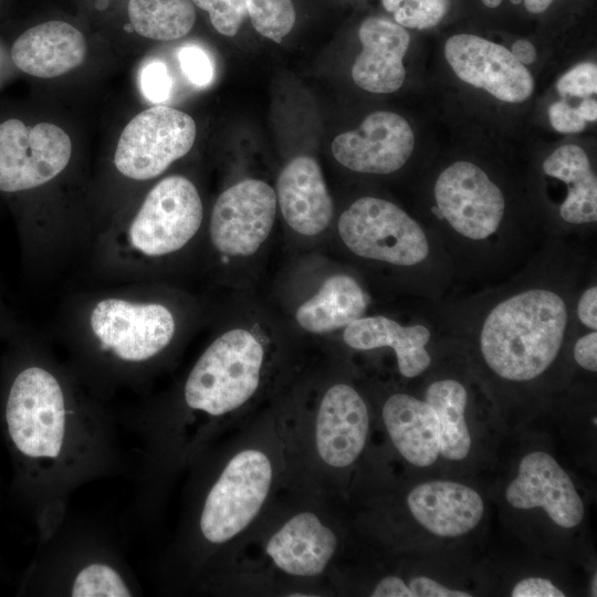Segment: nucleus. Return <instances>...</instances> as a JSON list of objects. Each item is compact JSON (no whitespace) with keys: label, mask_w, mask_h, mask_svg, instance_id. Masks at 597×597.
I'll list each match as a JSON object with an SVG mask.
<instances>
[{"label":"nucleus","mask_w":597,"mask_h":597,"mask_svg":"<svg viewBox=\"0 0 597 597\" xmlns=\"http://www.w3.org/2000/svg\"><path fill=\"white\" fill-rule=\"evenodd\" d=\"M6 388L3 417L25 479L40 536L64 524L82 485L134 471L117 420L38 335H22Z\"/></svg>","instance_id":"nucleus-1"},{"label":"nucleus","mask_w":597,"mask_h":597,"mask_svg":"<svg viewBox=\"0 0 597 597\" xmlns=\"http://www.w3.org/2000/svg\"><path fill=\"white\" fill-rule=\"evenodd\" d=\"M176 307L151 281L103 284L71 293L54 337L80 381L107 402L138 392L179 335Z\"/></svg>","instance_id":"nucleus-2"},{"label":"nucleus","mask_w":597,"mask_h":597,"mask_svg":"<svg viewBox=\"0 0 597 597\" xmlns=\"http://www.w3.org/2000/svg\"><path fill=\"white\" fill-rule=\"evenodd\" d=\"M202 222L193 181L164 177L100 228L81 263L83 277L94 285L153 281L169 259L192 244Z\"/></svg>","instance_id":"nucleus-3"},{"label":"nucleus","mask_w":597,"mask_h":597,"mask_svg":"<svg viewBox=\"0 0 597 597\" xmlns=\"http://www.w3.org/2000/svg\"><path fill=\"white\" fill-rule=\"evenodd\" d=\"M569 306L548 286H533L499 301L485 314L479 347L486 366L510 381L541 376L557 358L567 328Z\"/></svg>","instance_id":"nucleus-4"},{"label":"nucleus","mask_w":597,"mask_h":597,"mask_svg":"<svg viewBox=\"0 0 597 597\" xmlns=\"http://www.w3.org/2000/svg\"><path fill=\"white\" fill-rule=\"evenodd\" d=\"M38 585L46 596L130 597L139 583L118 547L102 532L65 520L41 544Z\"/></svg>","instance_id":"nucleus-5"},{"label":"nucleus","mask_w":597,"mask_h":597,"mask_svg":"<svg viewBox=\"0 0 597 597\" xmlns=\"http://www.w3.org/2000/svg\"><path fill=\"white\" fill-rule=\"evenodd\" d=\"M272 473L270 459L260 450L233 455L200 501L195 521L198 543L217 546L241 533L260 512Z\"/></svg>","instance_id":"nucleus-6"},{"label":"nucleus","mask_w":597,"mask_h":597,"mask_svg":"<svg viewBox=\"0 0 597 597\" xmlns=\"http://www.w3.org/2000/svg\"><path fill=\"white\" fill-rule=\"evenodd\" d=\"M338 233L356 255L397 266H415L430 255L423 228L391 201L363 197L338 219Z\"/></svg>","instance_id":"nucleus-7"},{"label":"nucleus","mask_w":597,"mask_h":597,"mask_svg":"<svg viewBox=\"0 0 597 597\" xmlns=\"http://www.w3.org/2000/svg\"><path fill=\"white\" fill-rule=\"evenodd\" d=\"M196 123L187 113L156 105L137 114L123 129L113 167L127 182H146L163 175L192 148Z\"/></svg>","instance_id":"nucleus-8"},{"label":"nucleus","mask_w":597,"mask_h":597,"mask_svg":"<svg viewBox=\"0 0 597 597\" xmlns=\"http://www.w3.org/2000/svg\"><path fill=\"white\" fill-rule=\"evenodd\" d=\"M72 142L57 125L27 126L11 118L0 123V191L22 195L50 187L66 172Z\"/></svg>","instance_id":"nucleus-9"},{"label":"nucleus","mask_w":597,"mask_h":597,"mask_svg":"<svg viewBox=\"0 0 597 597\" xmlns=\"http://www.w3.org/2000/svg\"><path fill=\"white\" fill-rule=\"evenodd\" d=\"M433 197L438 213L452 232L471 243L495 237L504 222L503 191L472 161L447 166L436 179Z\"/></svg>","instance_id":"nucleus-10"},{"label":"nucleus","mask_w":597,"mask_h":597,"mask_svg":"<svg viewBox=\"0 0 597 597\" xmlns=\"http://www.w3.org/2000/svg\"><path fill=\"white\" fill-rule=\"evenodd\" d=\"M276 213V195L266 182L245 179L217 198L208 227L213 249L227 256H248L269 237Z\"/></svg>","instance_id":"nucleus-11"},{"label":"nucleus","mask_w":597,"mask_h":597,"mask_svg":"<svg viewBox=\"0 0 597 597\" xmlns=\"http://www.w3.org/2000/svg\"><path fill=\"white\" fill-rule=\"evenodd\" d=\"M444 57L463 82L506 103H522L534 91L531 72L505 46L470 33L451 35Z\"/></svg>","instance_id":"nucleus-12"},{"label":"nucleus","mask_w":597,"mask_h":597,"mask_svg":"<svg viewBox=\"0 0 597 597\" xmlns=\"http://www.w3.org/2000/svg\"><path fill=\"white\" fill-rule=\"evenodd\" d=\"M415 148L408 121L389 111L369 114L355 130L337 135L331 146L334 158L349 170L387 175L406 165Z\"/></svg>","instance_id":"nucleus-13"},{"label":"nucleus","mask_w":597,"mask_h":597,"mask_svg":"<svg viewBox=\"0 0 597 597\" xmlns=\"http://www.w3.org/2000/svg\"><path fill=\"white\" fill-rule=\"evenodd\" d=\"M505 498L515 509H544L564 528H573L584 519V503L572 479L543 451L522 458L519 474L507 486Z\"/></svg>","instance_id":"nucleus-14"},{"label":"nucleus","mask_w":597,"mask_h":597,"mask_svg":"<svg viewBox=\"0 0 597 597\" xmlns=\"http://www.w3.org/2000/svg\"><path fill=\"white\" fill-rule=\"evenodd\" d=\"M369 430L363 397L352 386L337 384L323 396L315 423L320 458L333 468L350 465L362 453Z\"/></svg>","instance_id":"nucleus-15"},{"label":"nucleus","mask_w":597,"mask_h":597,"mask_svg":"<svg viewBox=\"0 0 597 597\" xmlns=\"http://www.w3.org/2000/svg\"><path fill=\"white\" fill-rule=\"evenodd\" d=\"M362 51L352 66L360 88L377 94L398 91L406 78L404 57L410 44L406 28L383 17H368L359 25Z\"/></svg>","instance_id":"nucleus-16"},{"label":"nucleus","mask_w":597,"mask_h":597,"mask_svg":"<svg viewBox=\"0 0 597 597\" xmlns=\"http://www.w3.org/2000/svg\"><path fill=\"white\" fill-rule=\"evenodd\" d=\"M276 201L286 223L297 233L316 235L333 217V201L317 161L297 156L280 172Z\"/></svg>","instance_id":"nucleus-17"},{"label":"nucleus","mask_w":597,"mask_h":597,"mask_svg":"<svg viewBox=\"0 0 597 597\" xmlns=\"http://www.w3.org/2000/svg\"><path fill=\"white\" fill-rule=\"evenodd\" d=\"M412 516L430 533L458 537L481 521L484 503L472 488L452 481H429L413 488L407 496Z\"/></svg>","instance_id":"nucleus-18"},{"label":"nucleus","mask_w":597,"mask_h":597,"mask_svg":"<svg viewBox=\"0 0 597 597\" xmlns=\"http://www.w3.org/2000/svg\"><path fill=\"white\" fill-rule=\"evenodd\" d=\"M84 35L64 21H48L23 32L13 43L11 57L22 72L51 78L81 65L86 55Z\"/></svg>","instance_id":"nucleus-19"},{"label":"nucleus","mask_w":597,"mask_h":597,"mask_svg":"<svg viewBox=\"0 0 597 597\" xmlns=\"http://www.w3.org/2000/svg\"><path fill=\"white\" fill-rule=\"evenodd\" d=\"M336 546L335 533L314 513L302 512L272 535L265 551L282 572L312 577L324 572Z\"/></svg>","instance_id":"nucleus-20"},{"label":"nucleus","mask_w":597,"mask_h":597,"mask_svg":"<svg viewBox=\"0 0 597 597\" xmlns=\"http://www.w3.org/2000/svg\"><path fill=\"white\" fill-rule=\"evenodd\" d=\"M343 338L348 346L358 350L392 348L399 373L406 378L419 376L431 364L426 348L431 332L422 324L404 326L383 315L362 316L345 326Z\"/></svg>","instance_id":"nucleus-21"},{"label":"nucleus","mask_w":597,"mask_h":597,"mask_svg":"<svg viewBox=\"0 0 597 597\" xmlns=\"http://www.w3.org/2000/svg\"><path fill=\"white\" fill-rule=\"evenodd\" d=\"M383 420L398 452L416 467H429L440 453L438 419L426 401L407 394L391 395Z\"/></svg>","instance_id":"nucleus-22"},{"label":"nucleus","mask_w":597,"mask_h":597,"mask_svg":"<svg viewBox=\"0 0 597 597\" xmlns=\"http://www.w3.org/2000/svg\"><path fill=\"white\" fill-rule=\"evenodd\" d=\"M543 171L567 186V195L558 208L559 217L569 224L597 221V178L587 153L578 145L556 148L543 163Z\"/></svg>","instance_id":"nucleus-23"},{"label":"nucleus","mask_w":597,"mask_h":597,"mask_svg":"<svg viewBox=\"0 0 597 597\" xmlns=\"http://www.w3.org/2000/svg\"><path fill=\"white\" fill-rule=\"evenodd\" d=\"M367 305L368 297L355 279L335 274L297 308L295 317L304 329L325 333L347 326L362 317Z\"/></svg>","instance_id":"nucleus-24"},{"label":"nucleus","mask_w":597,"mask_h":597,"mask_svg":"<svg viewBox=\"0 0 597 597\" xmlns=\"http://www.w3.org/2000/svg\"><path fill=\"white\" fill-rule=\"evenodd\" d=\"M425 400L438 419L440 453L452 461L467 458L471 437L464 418L468 404L465 387L451 378L437 380L427 388Z\"/></svg>","instance_id":"nucleus-25"},{"label":"nucleus","mask_w":597,"mask_h":597,"mask_svg":"<svg viewBox=\"0 0 597 597\" xmlns=\"http://www.w3.org/2000/svg\"><path fill=\"white\" fill-rule=\"evenodd\" d=\"M128 17L139 35L171 41L190 32L196 10L191 0H129Z\"/></svg>","instance_id":"nucleus-26"},{"label":"nucleus","mask_w":597,"mask_h":597,"mask_svg":"<svg viewBox=\"0 0 597 597\" xmlns=\"http://www.w3.org/2000/svg\"><path fill=\"white\" fill-rule=\"evenodd\" d=\"M245 7L255 31L276 43H281L295 24L292 0H245Z\"/></svg>","instance_id":"nucleus-27"},{"label":"nucleus","mask_w":597,"mask_h":597,"mask_svg":"<svg viewBox=\"0 0 597 597\" xmlns=\"http://www.w3.org/2000/svg\"><path fill=\"white\" fill-rule=\"evenodd\" d=\"M381 3L401 27L423 30L443 19L450 0H381Z\"/></svg>","instance_id":"nucleus-28"},{"label":"nucleus","mask_w":597,"mask_h":597,"mask_svg":"<svg viewBox=\"0 0 597 597\" xmlns=\"http://www.w3.org/2000/svg\"><path fill=\"white\" fill-rule=\"evenodd\" d=\"M208 12L213 28L222 35L234 36L247 13L245 0H191Z\"/></svg>","instance_id":"nucleus-29"},{"label":"nucleus","mask_w":597,"mask_h":597,"mask_svg":"<svg viewBox=\"0 0 597 597\" xmlns=\"http://www.w3.org/2000/svg\"><path fill=\"white\" fill-rule=\"evenodd\" d=\"M562 95L589 97L597 93V66L593 62L579 63L563 74L556 84Z\"/></svg>","instance_id":"nucleus-30"},{"label":"nucleus","mask_w":597,"mask_h":597,"mask_svg":"<svg viewBox=\"0 0 597 597\" xmlns=\"http://www.w3.org/2000/svg\"><path fill=\"white\" fill-rule=\"evenodd\" d=\"M178 61L186 77L196 86H207L213 78V65L208 54L196 45H188L178 52Z\"/></svg>","instance_id":"nucleus-31"},{"label":"nucleus","mask_w":597,"mask_h":597,"mask_svg":"<svg viewBox=\"0 0 597 597\" xmlns=\"http://www.w3.org/2000/svg\"><path fill=\"white\" fill-rule=\"evenodd\" d=\"M140 87L145 97L151 103H163L171 90V78L166 65L154 60L148 62L140 72Z\"/></svg>","instance_id":"nucleus-32"},{"label":"nucleus","mask_w":597,"mask_h":597,"mask_svg":"<svg viewBox=\"0 0 597 597\" xmlns=\"http://www.w3.org/2000/svg\"><path fill=\"white\" fill-rule=\"evenodd\" d=\"M548 119L552 127L563 134L580 133L586 127V121L576 107L565 101H557L548 107Z\"/></svg>","instance_id":"nucleus-33"},{"label":"nucleus","mask_w":597,"mask_h":597,"mask_svg":"<svg viewBox=\"0 0 597 597\" xmlns=\"http://www.w3.org/2000/svg\"><path fill=\"white\" fill-rule=\"evenodd\" d=\"M511 595L513 597H564L565 594L551 580L542 577H528L519 582Z\"/></svg>","instance_id":"nucleus-34"},{"label":"nucleus","mask_w":597,"mask_h":597,"mask_svg":"<svg viewBox=\"0 0 597 597\" xmlns=\"http://www.w3.org/2000/svg\"><path fill=\"white\" fill-rule=\"evenodd\" d=\"M413 597H470L467 591L450 589L438 582L426 577H415L409 583Z\"/></svg>","instance_id":"nucleus-35"},{"label":"nucleus","mask_w":597,"mask_h":597,"mask_svg":"<svg viewBox=\"0 0 597 597\" xmlns=\"http://www.w3.org/2000/svg\"><path fill=\"white\" fill-rule=\"evenodd\" d=\"M574 359L584 369L597 370V332L580 336L574 345Z\"/></svg>","instance_id":"nucleus-36"},{"label":"nucleus","mask_w":597,"mask_h":597,"mask_svg":"<svg viewBox=\"0 0 597 597\" xmlns=\"http://www.w3.org/2000/svg\"><path fill=\"white\" fill-rule=\"evenodd\" d=\"M597 286L591 285L586 289L576 306V315L579 322L590 331L597 329Z\"/></svg>","instance_id":"nucleus-37"},{"label":"nucleus","mask_w":597,"mask_h":597,"mask_svg":"<svg viewBox=\"0 0 597 597\" xmlns=\"http://www.w3.org/2000/svg\"><path fill=\"white\" fill-rule=\"evenodd\" d=\"M373 597H413L409 586L397 576L383 578L371 593Z\"/></svg>","instance_id":"nucleus-38"},{"label":"nucleus","mask_w":597,"mask_h":597,"mask_svg":"<svg viewBox=\"0 0 597 597\" xmlns=\"http://www.w3.org/2000/svg\"><path fill=\"white\" fill-rule=\"evenodd\" d=\"M510 51L523 65L532 64L537 59L535 46L525 39L516 40Z\"/></svg>","instance_id":"nucleus-39"},{"label":"nucleus","mask_w":597,"mask_h":597,"mask_svg":"<svg viewBox=\"0 0 597 597\" xmlns=\"http://www.w3.org/2000/svg\"><path fill=\"white\" fill-rule=\"evenodd\" d=\"M580 116L586 122H596L597 119V102L590 97H585L576 107Z\"/></svg>","instance_id":"nucleus-40"},{"label":"nucleus","mask_w":597,"mask_h":597,"mask_svg":"<svg viewBox=\"0 0 597 597\" xmlns=\"http://www.w3.org/2000/svg\"><path fill=\"white\" fill-rule=\"evenodd\" d=\"M14 320L7 313L0 303V334H14L18 331Z\"/></svg>","instance_id":"nucleus-41"},{"label":"nucleus","mask_w":597,"mask_h":597,"mask_svg":"<svg viewBox=\"0 0 597 597\" xmlns=\"http://www.w3.org/2000/svg\"><path fill=\"white\" fill-rule=\"evenodd\" d=\"M554 0H524V6L530 13L544 12Z\"/></svg>","instance_id":"nucleus-42"},{"label":"nucleus","mask_w":597,"mask_h":597,"mask_svg":"<svg viewBox=\"0 0 597 597\" xmlns=\"http://www.w3.org/2000/svg\"><path fill=\"white\" fill-rule=\"evenodd\" d=\"M488 8H498L503 0H481Z\"/></svg>","instance_id":"nucleus-43"},{"label":"nucleus","mask_w":597,"mask_h":597,"mask_svg":"<svg viewBox=\"0 0 597 597\" xmlns=\"http://www.w3.org/2000/svg\"><path fill=\"white\" fill-rule=\"evenodd\" d=\"M596 579H597V576H596V574H595L594 579H593V583H591V595H594V596L597 595V594H596V591H597V590H596V586H597Z\"/></svg>","instance_id":"nucleus-44"},{"label":"nucleus","mask_w":597,"mask_h":597,"mask_svg":"<svg viewBox=\"0 0 597 597\" xmlns=\"http://www.w3.org/2000/svg\"><path fill=\"white\" fill-rule=\"evenodd\" d=\"M0 302H1V290H0Z\"/></svg>","instance_id":"nucleus-45"}]
</instances>
